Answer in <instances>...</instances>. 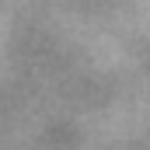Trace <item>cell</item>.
Wrapping results in <instances>:
<instances>
[]
</instances>
